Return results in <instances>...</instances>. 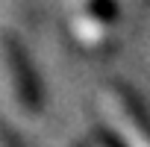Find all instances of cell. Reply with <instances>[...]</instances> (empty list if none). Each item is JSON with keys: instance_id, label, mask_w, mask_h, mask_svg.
Masks as SVG:
<instances>
[{"instance_id": "obj_1", "label": "cell", "mask_w": 150, "mask_h": 147, "mask_svg": "<svg viewBox=\"0 0 150 147\" xmlns=\"http://www.w3.org/2000/svg\"><path fill=\"white\" fill-rule=\"evenodd\" d=\"M97 103H100V112L109 129L121 141V147H150V124L141 106L135 103L132 91H127L118 83H109L100 88Z\"/></svg>"}, {"instance_id": "obj_3", "label": "cell", "mask_w": 150, "mask_h": 147, "mask_svg": "<svg viewBox=\"0 0 150 147\" xmlns=\"http://www.w3.org/2000/svg\"><path fill=\"white\" fill-rule=\"evenodd\" d=\"M94 147H112V144H94Z\"/></svg>"}, {"instance_id": "obj_2", "label": "cell", "mask_w": 150, "mask_h": 147, "mask_svg": "<svg viewBox=\"0 0 150 147\" xmlns=\"http://www.w3.org/2000/svg\"><path fill=\"white\" fill-rule=\"evenodd\" d=\"M0 97L18 121H33L38 115V91L18 47L0 38Z\"/></svg>"}]
</instances>
